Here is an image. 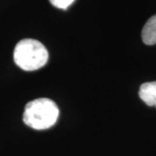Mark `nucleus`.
Masks as SVG:
<instances>
[{
  "label": "nucleus",
  "mask_w": 156,
  "mask_h": 156,
  "mask_svg": "<svg viewBox=\"0 0 156 156\" xmlns=\"http://www.w3.org/2000/svg\"><path fill=\"white\" fill-rule=\"evenodd\" d=\"M59 116V108L49 98H38L25 106L23 120L27 126L36 130H44L55 125Z\"/></svg>",
  "instance_id": "f257e3e1"
},
{
  "label": "nucleus",
  "mask_w": 156,
  "mask_h": 156,
  "mask_svg": "<svg viewBox=\"0 0 156 156\" xmlns=\"http://www.w3.org/2000/svg\"><path fill=\"white\" fill-rule=\"evenodd\" d=\"M14 62L25 71H34L43 68L49 59L45 46L37 40L25 38L19 41L14 49Z\"/></svg>",
  "instance_id": "f03ea898"
},
{
  "label": "nucleus",
  "mask_w": 156,
  "mask_h": 156,
  "mask_svg": "<svg viewBox=\"0 0 156 156\" xmlns=\"http://www.w3.org/2000/svg\"><path fill=\"white\" fill-rule=\"evenodd\" d=\"M139 96L147 106L156 108V82L141 84L139 89Z\"/></svg>",
  "instance_id": "7ed1b4c3"
},
{
  "label": "nucleus",
  "mask_w": 156,
  "mask_h": 156,
  "mask_svg": "<svg viewBox=\"0 0 156 156\" xmlns=\"http://www.w3.org/2000/svg\"><path fill=\"white\" fill-rule=\"evenodd\" d=\"M141 37L147 45L156 44V14L146 23L141 31Z\"/></svg>",
  "instance_id": "20e7f679"
},
{
  "label": "nucleus",
  "mask_w": 156,
  "mask_h": 156,
  "mask_svg": "<svg viewBox=\"0 0 156 156\" xmlns=\"http://www.w3.org/2000/svg\"><path fill=\"white\" fill-rule=\"evenodd\" d=\"M75 0H50V4L56 8L66 10L69 5H71Z\"/></svg>",
  "instance_id": "39448f33"
}]
</instances>
